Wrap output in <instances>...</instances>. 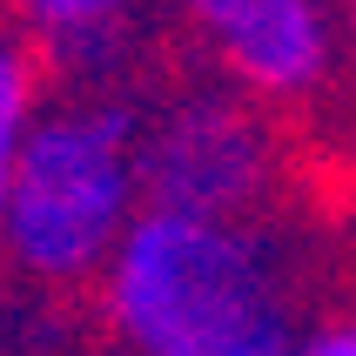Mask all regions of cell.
I'll list each match as a JSON object with an SVG mask.
<instances>
[{
	"label": "cell",
	"mask_w": 356,
	"mask_h": 356,
	"mask_svg": "<svg viewBox=\"0 0 356 356\" xmlns=\"http://www.w3.org/2000/svg\"><path fill=\"white\" fill-rule=\"evenodd\" d=\"M141 121L148 108L108 81H74L67 95L40 101L0 216V262L14 276L40 289L101 282L128 229L148 216Z\"/></svg>",
	"instance_id": "7a4b0ae2"
},
{
	"label": "cell",
	"mask_w": 356,
	"mask_h": 356,
	"mask_svg": "<svg viewBox=\"0 0 356 356\" xmlns=\"http://www.w3.org/2000/svg\"><path fill=\"white\" fill-rule=\"evenodd\" d=\"M141 14L148 0H0V20H14L40 60L74 81H115Z\"/></svg>",
	"instance_id": "5b68a950"
},
{
	"label": "cell",
	"mask_w": 356,
	"mask_h": 356,
	"mask_svg": "<svg viewBox=\"0 0 356 356\" xmlns=\"http://www.w3.org/2000/svg\"><path fill=\"white\" fill-rule=\"evenodd\" d=\"M289 175L276 108L236 95L229 81H202L148 108L141 121V181L148 209L181 216H269Z\"/></svg>",
	"instance_id": "3957f363"
},
{
	"label": "cell",
	"mask_w": 356,
	"mask_h": 356,
	"mask_svg": "<svg viewBox=\"0 0 356 356\" xmlns=\"http://www.w3.org/2000/svg\"><path fill=\"white\" fill-rule=\"evenodd\" d=\"M101 316L128 356H296V256L269 216L148 209L101 269Z\"/></svg>",
	"instance_id": "6da1fadb"
},
{
	"label": "cell",
	"mask_w": 356,
	"mask_h": 356,
	"mask_svg": "<svg viewBox=\"0 0 356 356\" xmlns=\"http://www.w3.org/2000/svg\"><path fill=\"white\" fill-rule=\"evenodd\" d=\"M296 356H356V316H323L302 330Z\"/></svg>",
	"instance_id": "52a82bcc"
},
{
	"label": "cell",
	"mask_w": 356,
	"mask_h": 356,
	"mask_svg": "<svg viewBox=\"0 0 356 356\" xmlns=\"http://www.w3.org/2000/svg\"><path fill=\"white\" fill-rule=\"evenodd\" d=\"M40 101H47V60L14 20H0V216H7V188H14V161L27 148Z\"/></svg>",
	"instance_id": "8992f818"
},
{
	"label": "cell",
	"mask_w": 356,
	"mask_h": 356,
	"mask_svg": "<svg viewBox=\"0 0 356 356\" xmlns=\"http://www.w3.org/2000/svg\"><path fill=\"white\" fill-rule=\"evenodd\" d=\"M343 20H350V40H356V0H343Z\"/></svg>",
	"instance_id": "ba28073f"
},
{
	"label": "cell",
	"mask_w": 356,
	"mask_h": 356,
	"mask_svg": "<svg viewBox=\"0 0 356 356\" xmlns=\"http://www.w3.org/2000/svg\"><path fill=\"white\" fill-rule=\"evenodd\" d=\"M168 14L209 74L276 115L316 108L356 47L343 0H168Z\"/></svg>",
	"instance_id": "277c9868"
}]
</instances>
